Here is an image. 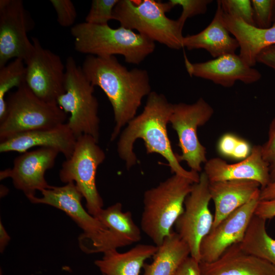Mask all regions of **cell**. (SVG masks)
<instances>
[{"mask_svg": "<svg viewBox=\"0 0 275 275\" xmlns=\"http://www.w3.org/2000/svg\"><path fill=\"white\" fill-rule=\"evenodd\" d=\"M202 275H275V266L244 252L240 243L229 247L216 260L200 262Z\"/></svg>", "mask_w": 275, "mask_h": 275, "instance_id": "19", "label": "cell"}, {"mask_svg": "<svg viewBox=\"0 0 275 275\" xmlns=\"http://www.w3.org/2000/svg\"><path fill=\"white\" fill-rule=\"evenodd\" d=\"M10 240V237L6 231L2 222L0 223V250L2 253Z\"/></svg>", "mask_w": 275, "mask_h": 275, "instance_id": "40", "label": "cell"}, {"mask_svg": "<svg viewBox=\"0 0 275 275\" xmlns=\"http://www.w3.org/2000/svg\"><path fill=\"white\" fill-rule=\"evenodd\" d=\"M259 201V197L254 198L211 229L201 243L200 262H213L229 247L242 241Z\"/></svg>", "mask_w": 275, "mask_h": 275, "instance_id": "15", "label": "cell"}, {"mask_svg": "<svg viewBox=\"0 0 275 275\" xmlns=\"http://www.w3.org/2000/svg\"><path fill=\"white\" fill-rule=\"evenodd\" d=\"M57 16L58 23L63 27H69L75 22L77 12L70 0H50Z\"/></svg>", "mask_w": 275, "mask_h": 275, "instance_id": "32", "label": "cell"}, {"mask_svg": "<svg viewBox=\"0 0 275 275\" xmlns=\"http://www.w3.org/2000/svg\"><path fill=\"white\" fill-rule=\"evenodd\" d=\"M211 0H169L168 3L171 9L177 5L182 8V13L177 20L183 26L186 20L191 17L205 14Z\"/></svg>", "mask_w": 275, "mask_h": 275, "instance_id": "30", "label": "cell"}, {"mask_svg": "<svg viewBox=\"0 0 275 275\" xmlns=\"http://www.w3.org/2000/svg\"><path fill=\"white\" fill-rule=\"evenodd\" d=\"M256 26L267 29L272 25L274 0L251 1Z\"/></svg>", "mask_w": 275, "mask_h": 275, "instance_id": "31", "label": "cell"}, {"mask_svg": "<svg viewBox=\"0 0 275 275\" xmlns=\"http://www.w3.org/2000/svg\"><path fill=\"white\" fill-rule=\"evenodd\" d=\"M260 184L250 180H235L210 182L209 188L214 205L212 228L232 212L260 197Z\"/></svg>", "mask_w": 275, "mask_h": 275, "instance_id": "20", "label": "cell"}, {"mask_svg": "<svg viewBox=\"0 0 275 275\" xmlns=\"http://www.w3.org/2000/svg\"><path fill=\"white\" fill-rule=\"evenodd\" d=\"M275 24V0H274L273 17V23H272V24Z\"/></svg>", "mask_w": 275, "mask_h": 275, "instance_id": "41", "label": "cell"}, {"mask_svg": "<svg viewBox=\"0 0 275 275\" xmlns=\"http://www.w3.org/2000/svg\"><path fill=\"white\" fill-rule=\"evenodd\" d=\"M25 63L21 59H15L0 67V122L6 114V94L25 84Z\"/></svg>", "mask_w": 275, "mask_h": 275, "instance_id": "27", "label": "cell"}, {"mask_svg": "<svg viewBox=\"0 0 275 275\" xmlns=\"http://www.w3.org/2000/svg\"><path fill=\"white\" fill-rule=\"evenodd\" d=\"M110 231L118 247L139 242L141 229L134 222L131 212H124L120 202L102 209L95 217Z\"/></svg>", "mask_w": 275, "mask_h": 275, "instance_id": "25", "label": "cell"}, {"mask_svg": "<svg viewBox=\"0 0 275 275\" xmlns=\"http://www.w3.org/2000/svg\"><path fill=\"white\" fill-rule=\"evenodd\" d=\"M173 109V104L164 95L151 91L142 113L132 119L120 133L117 151L129 170L138 161L133 151L134 144L137 139H142L147 154H160L166 159L174 174L197 183L200 179L199 173L183 168L171 146L167 124Z\"/></svg>", "mask_w": 275, "mask_h": 275, "instance_id": "2", "label": "cell"}, {"mask_svg": "<svg viewBox=\"0 0 275 275\" xmlns=\"http://www.w3.org/2000/svg\"><path fill=\"white\" fill-rule=\"evenodd\" d=\"M6 103V114L0 122V142L25 132L56 127L67 119L57 103L41 100L26 84L9 94Z\"/></svg>", "mask_w": 275, "mask_h": 275, "instance_id": "7", "label": "cell"}, {"mask_svg": "<svg viewBox=\"0 0 275 275\" xmlns=\"http://www.w3.org/2000/svg\"><path fill=\"white\" fill-rule=\"evenodd\" d=\"M254 214L266 220L275 217V198L258 202Z\"/></svg>", "mask_w": 275, "mask_h": 275, "instance_id": "35", "label": "cell"}, {"mask_svg": "<svg viewBox=\"0 0 275 275\" xmlns=\"http://www.w3.org/2000/svg\"><path fill=\"white\" fill-rule=\"evenodd\" d=\"M266 220L254 215L240 243L246 253L266 260L275 266V239L266 229Z\"/></svg>", "mask_w": 275, "mask_h": 275, "instance_id": "26", "label": "cell"}, {"mask_svg": "<svg viewBox=\"0 0 275 275\" xmlns=\"http://www.w3.org/2000/svg\"><path fill=\"white\" fill-rule=\"evenodd\" d=\"M223 18L226 28L238 42L239 56L250 67L256 65L257 57L262 50L275 45V24L267 29H260L224 11Z\"/></svg>", "mask_w": 275, "mask_h": 275, "instance_id": "21", "label": "cell"}, {"mask_svg": "<svg viewBox=\"0 0 275 275\" xmlns=\"http://www.w3.org/2000/svg\"><path fill=\"white\" fill-rule=\"evenodd\" d=\"M213 113V108L202 97L192 104H173L169 123L178 138L181 154H177L178 159L180 162L185 161L190 170L198 173L207 159L206 148L198 139L197 129L207 123Z\"/></svg>", "mask_w": 275, "mask_h": 275, "instance_id": "9", "label": "cell"}, {"mask_svg": "<svg viewBox=\"0 0 275 275\" xmlns=\"http://www.w3.org/2000/svg\"><path fill=\"white\" fill-rule=\"evenodd\" d=\"M262 155L267 163L270 182L275 181V118L271 121L266 141L261 145Z\"/></svg>", "mask_w": 275, "mask_h": 275, "instance_id": "33", "label": "cell"}, {"mask_svg": "<svg viewBox=\"0 0 275 275\" xmlns=\"http://www.w3.org/2000/svg\"><path fill=\"white\" fill-rule=\"evenodd\" d=\"M81 67L87 79L102 89L112 105L115 122L111 135L113 141L135 117L143 98L151 92L148 72L139 68L128 70L115 56L87 55Z\"/></svg>", "mask_w": 275, "mask_h": 275, "instance_id": "1", "label": "cell"}, {"mask_svg": "<svg viewBox=\"0 0 275 275\" xmlns=\"http://www.w3.org/2000/svg\"><path fill=\"white\" fill-rule=\"evenodd\" d=\"M59 153L50 148L22 153L14 159L12 168L1 171L0 179L10 178L14 186L23 191L27 198L35 196L37 190L51 187L44 175L46 171L53 167Z\"/></svg>", "mask_w": 275, "mask_h": 275, "instance_id": "14", "label": "cell"}, {"mask_svg": "<svg viewBox=\"0 0 275 275\" xmlns=\"http://www.w3.org/2000/svg\"><path fill=\"white\" fill-rule=\"evenodd\" d=\"M256 61L275 71V45L266 47L262 50L258 54Z\"/></svg>", "mask_w": 275, "mask_h": 275, "instance_id": "37", "label": "cell"}, {"mask_svg": "<svg viewBox=\"0 0 275 275\" xmlns=\"http://www.w3.org/2000/svg\"><path fill=\"white\" fill-rule=\"evenodd\" d=\"M240 138L232 133L224 134L219 138L217 150L222 156L231 158Z\"/></svg>", "mask_w": 275, "mask_h": 275, "instance_id": "34", "label": "cell"}, {"mask_svg": "<svg viewBox=\"0 0 275 275\" xmlns=\"http://www.w3.org/2000/svg\"><path fill=\"white\" fill-rule=\"evenodd\" d=\"M71 34L76 51L98 57L121 55L132 64H140L155 48V42L122 26L114 29L84 22L73 25Z\"/></svg>", "mask_w": 275, "mask_h": 275, "instance_id": "3", "label": "cell"}, {"mask_svg": "<svg viewBox=\"0 0 275 275\" xmlns=\"http://www.w3.org/2000/svg\"><path fill=\"white\" fill-rule=\"evenodd\" d=\"M252 147L247 141L240 138L231 158L235 160H243L251 154Z\"/></svg>", "mask_w": 275, "mask_h": 275, "instance_id": "38", "label": "cell"}, {"mask_svg": "<svg viewBox=\"0 0 275 275\" xmlns=\"http://www.w3.org/2000/svg\"><path fill=\"white\" fill-rule=\"evenodd\" d=\"M42 197L27 198L35 204H44L63 210L82 229L79 243L94 241L107 231L98 219L86 211L82 206L81 193L74 182L62 186H53L41 191Z\"/></svg>", "mask_w": 275, "mask_h": 275, "instance_id": "13", "label": "cell"}, {"mask_svg": "<svg viewBox=\"0 0 275 275\" xmlns=\"http://www.w3.org/2000/svg\"><path fill=\"white\" fill-rule=\"evenodd\" d=\"M33 22L21 0L0 1V67L10 60L24 61L33 48L28 33Z\"/></svg>", "mask_w": 275, "mask_h": 275, "instance_id": "12", "label": "cell"}, {"mask_svg": "<svg viewBox=\"0 0 275 275\" xmlns=\"http://www.w3.org/2000/svg\"><path fill=\"white\" fill-rule=\"evenodd\" d=\"M167 2L154 0H119L113 11V19L120 26L136 30L154 42L173 49L183 47V26L166 13L171 10Z\"/></svg>", "mask_w": 275, "mask_h": 275, "instance_id": "5", "label": "cell"}, {"mask_svg": "<svg viewBox=\"0 0 275 275\" xmlns=\"http://www.w3.org/2000/svg\"><path fill=\"white\" fill-rule=\"evenodd\" d=\"M223 11L241 19L245 23L256 26L253 9L250 0H219Z\"/></svg>", "mask_w": 275, "mask_h": 275, "instance_id": "29", "label": "cell"}, {"mask_svg": "<svg viewBox=\"0 0 275 275\" xmlns=\"http://www.w3.org/2000/svg\"><path fill=\"white\" fill-rule=\"evenodd\" d=\"M223 10L219 0L210 23L200 33L183 37V46L188 50L204 49L213 58L235 53L239 47L237 40L232 37L223 18Z\"/></svg>", "mask_w": 275, "mask_h": 275, "instance_id": "22", "label": "cell"}, {"mask_svg": "<svg viewBox=\"0 0 275 275\" xmlns=\"http://www.w3.org/2000/svg\"><path fill=\"white\" fill-rule=\"evenodd\" d=\"M65 67V91L57 103L65 113L70 114L66 123L76 139L86 134L98 142L100 119L94 87L72 57L67 58Z\"/></svg>", "mask_w": 275, "mask_h": 275, "instance_id": "6", "label": "cell"}, {"mask_svg": "<svg viewBox=\"0 0 275 275\" xmlns=\"http://www.w3.org/2000/svg\"><path fill=\"white\" fill-rule=\"evenodd\" d=\"M209 184L203 172L199 181L193 184L185 200L184 211L175 223L176 232L188 246L190 256L199 262L201 243L211 230L214 221L209 208L211 200Z\"/></svg>", "mask_w": 275, "mask_h": 275, "instance_id": "10", "label": "cell"}, {"mask_svg": "<svg viewBox=\"0 0 275 275\" xmlns=\"http://www.w3.org/2000/svg\"><path fill=\"white\" fill-rule=\"evenodd\" d=\"M275 198V181L261 188L259 200H268Z\"/></svg>", "mask_w": 275, "mask_h": 275, "instance_id": "39", "label": "cell"}, {"mask_svg": "<svg viewBox=\"0 0 275 275\" xmlns=\"http://www.w3.org/2000/svg\"><path fill=\"white\" fill-rule=\"evenodd\" d=\"M76 139L65 123L50 128L25 132L0 142V152L22 153L35 147L50 148L68 159L73 153Z\"/></svg>", "mask_w": 275, "mask_h": 275, "instance_id": "18", "label": "cell"}, {"mask_svg": "<svg viewBox=\"0 0 275 275\" xmlns=\"http://www.w3.org/2000/svg\"><path fill=\"white\" fill-rule=\"evenodd\" d=\"M204 170L210 182L250 180L258 182L261 188L270 182L268 166L259 145L253 146L250 155L240 161L231 164L214 157L207 160Z\"/></svg>", "mask_w": 275, "mask_h": 275, "instance_id": "17", "label": "cell"}, {"mask_svg": "<svg viewBox=\"0 0 275 275\" xmlns=\"http://www.w3.org/2000/svg\"><path fill=\"white\" fill-rule=\"evenodd\" d=\"M194 183L174 174L143 196L141 229L155 243L160 245L172 232V227L184 211L185 200Z\"/></svg>", "mask_w": 275, "mask_h": 275, "instance_id": "4", "label": "cell"}, {"mask_svg": "<svg viewBox=\"0 0 275 275\" xmlns=\"http://www.w3.org/2000/svg\"><path fill=\"white\" fill-rule=\"evenodd\" d=\"M93 137L83 134L76 139L74 151L59 172L61 181L73 182L86 201L88 212L95 217L103 208V202L97 188L96 173L105 154Z\"/></svg>", "mask_w": 275, "mask_h": 275, "instance_id": "8", "label": "cell"}, {"mask_svg": "<svg viewBox=\"0 0 275 275\" xmlns=\"http://www.w3.org/2000/svg\"><path fill=\"white\" fill-rule=\"evenodd\" d=\"M119 0H93L85 22L97 25L108 24L113 19L114 9Z\"/></svg>", "mask_w": 275, "mask_h": 275, "instance_id": "28", "label": "cell"}, {"mask_svg": "<svg viewBox=\"0 0 275 275\" xmlns=\"http://www.w3.org/2000/svg\"><path fill=\"white\" fill-rule=\"evenodd\" d=\"M33 48L24 61L25 84L41 100L57 103L65 91L66 67L60 56L43 47L39 40L32 38Z\"/></svg>", "mask_w": 275, "mask_h": 275, "instance_id": "11", "label": "cell"}, {"mask_svg": "<svg viewBox=\"0 0 275 275\" xmlns=\"http://www.w3.org/2000/svg\"><path fill=\"white\" fill-rule=\"evenodd\" d=\"M200 262L189 256L173 275H202Z\"/></svg>", "mask_w": 275, "mask_h": 275, "instance_id": "36", "label": "cell"}, {"mask_svg": "<svg viewBox=\"0 0 275 275\" xmlns=\"http://www.w3.org/2000/svg\"><path fill=\"white\" fill-rule=\"evenodd\" d=\"M184 63L190 76L209 80L225 88L232 87L237 80L251 84L261 78L258 70L246 65L235 53L200 63H191L184 56Z\"/></svg>", "mask_w": 275, "mask_h": 275, "instance_id": "16", "label": "cell"}, {"mask_svg": "<svg viewBox=\"0 0 275 275\" xmlns=\"http://www.w3.org/2000/svg\"><path fill=\"white\" fill-rule=\"evenodd\" d=\"M189 256L188 246L173 231L157 246L152 261L145 263L143 275H173Z\"/></svg>", "mask_w": 275, "mask_h": 275, "instance_id": "24", "label": "cell"}, {"mask_svg": "<svg viewBox=\"0 0 275 275\" xmlns=\"http://www.w3.org/2000/svg\"><path fill=\"white\" fill-rule=\"evenodd\" d=\"M157 249L155 245L139 244L123 253L110 250L103 253L101 259L95 260V264L103 275H140L145 261Z\"/></svg>", "mask_w": 275, "mask_h": 275, "instance_id": "23", "label": "cell"}]
</instances>
